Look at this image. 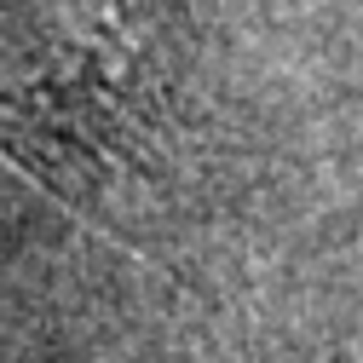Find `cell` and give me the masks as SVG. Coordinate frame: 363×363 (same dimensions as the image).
<instances>
[{
	"label": "cell",
	"mask_w": 363,
	"mask_h": 363,
	"mask_svg": "<svg viewBox=\"0 0 363 363\" xmlns=\"http://www.w3.org/2000/svg\"><path fill=\"white\" fill-rule=\"evenodd\" d=\"M185 69L179 0H0V156L93 231L133 242Z\"/></svg>",
	"instance_id": "obj_1"
}]
</instances>
